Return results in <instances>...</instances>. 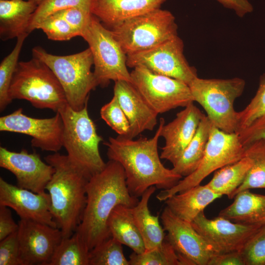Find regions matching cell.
Wrapping results in <instances>:
<instances>
[{"mask_svg": "<svg viewBox=\"0 0 265 265\" xmlns=\"http://www.w3.org/2000/svg\"><path fill=\"white\" fill-rule=\"evenodd\" d=\"M164 124V118H161L158 129L151 138L133 140L119 135L109 137L104 143L107 147L109 159L122 165L128 190L137 198L152 186L162 190L171 188L183 178L172 169L166 168L160 161L158 143Z\"/></svg>", "mask_w": 265, "mask_h": 265, "instance_id": "cell-1", "label": "cell"}, {"mask_svg": "<svg viewBox=\"0 0 265 265\" xmlns=\"http://www.w3.org/2000/svg\"><path fill=\"white\" fill-rule=\"evenodd\" d=\"M86 192L85 207L76 232L89 251L111 237L107 221L113 210L119 205L133 208L139 200L128 190L123 167L113 160L89 179Z\"/></svg>", "mask_w": 265, "mask_h": 265, "instance_id": "cell-2", "label": "cell"}, {"mask_svg": "<svg viewBox=\"0 0 265 265\" xmlns=\"http://www.w3.org/2000/svg\"><path fill=\"white\" fill-rule=\"evenodd\" d=\"M54 168L46 190L51 211L63 237L72 236L80 224L86 202V185L90 179L67 155L58 152L44 158Z\"/></svg>", "mask_w": 265, "mask_h": 265, "instance_id": "cell-3", "label": "cell"}, {"mask_svg": "<svg viewBox=\"0 0 265 265\" xmlns=\"http://www.w3.org/2000/svg\"><path fill=\"white\" fill-rule=\"evenodd\" d=\"M57 112L63 121V146L67 156L90 178L102 171L106 163L99 149L103 138L98 134L95 124L88 114L87 105L77 111L67 104Z\"/></svg>", "mask_w": 265, "mask_h": 265, "instance_id": "cell-4", "label": "cell"}, {"mask_svg": "<svg viewBox=\"0 0 265 265\" xmlns=\"http://www.w3.org/2000/svg\"><path fill=\"white\" fill-rule=\"evenodd\" d=\"M9 96L12 101L25 100L37 108L49 109L55 112L68 104L64 90L53 72L35 57L18 62Z\"/></svg>", "mask_w": 265, "mask_h": 265, "instance_id": "cell-5", "label": "cell"}, {"mask_svg": "<svg viewBox=\"0 0 265 265\" xmlns=\"http://www.w3.org/2000/svg\"><path fill=\"white\" fill-rule=\"evenodd\" d=\"M32 53L33 57L43 61L53 72L71 107L78 111L87 105L90 92L98 86L91 71L93 59L89 48L72 54L57 55L36 46Z\"/></svg>", "mask_w": 265, "mask_h": 265, "instance_id": "cell-6", "label": "cell"}, {"mask_svg": "<svg viewBox=\"0 0 265 265\" xmlns=\"http://www.w3.org/2000/svg\"><path fill=\"white\" fill-rule=\"evenodd\" d=\"M245 84L239 78L205 79L197 77L188 85L194 102L203 107L212 125L226 132L236 133L237 111L234 103L242 95Z\"/></svg>", "mask_w": 265, "mask_h": 265, "instance_id": "cell-7", "label": "cell"}, {"mask_svg": "<svg viewBox=\"0 0 265 265\" xmlns=\"http://www.w3.org/2000/svg\"><path fill=\"white\" fill-rule=\"evenodd\" d=\"M174 15L156 9L127 20L110 29L127 55L154 47L177 36Z\"/></svg>", "mask_w": 265, "mask_h": 265, "instance_id": "cell-8", "label": "cell"}, {"mask_svg": "<svg viewBox=\"0 0 265 265\" xmlns=\"http://www.w3.org/2000/svg\"><path fill=\"white\" fill-rule=\"evenodd\" d=\"M80 36L87 43L93 59L94 78L98 85L105 87L111 80L131 82L127 64V55L111 31L92 14Z\"/></svg>", "mask_w": 265, "mask_h": 265, "instance_id": "cell-9", "label": "cell"}, {"mask_svg": "<svg viewBox=\"0 0 265 265\" xmlns=\"http://www.w3.org/2000/svg\"><path fill=\"white\" fill-rule=\"evenodd\" d=\"M245 157L244 147L237 133H228L212 126L203 159L198 168L171 188L157 195L159 201L200 185L212 173Z\"/></svg>", "mask_w": 265, "mask_h": 265, "instance_id": "cell-10", "label": "cell"}, {"mask_svg": "<svg viewBox=\"0 0 265 265\" xmlns=\"http://www.w3.org/2000/svg\"><path fill=\"white\" fill-rule=\"evenodd\" d=\"M131 83L158 114L194 102L189 85L178 80L138 66L130 73Z\"/></svg>", "mask_w": 265, "mask_h": 265, "instance_id": "cell-11", "label": "cell"}, {"mask_svg": "<svg viewBox=\"0 0 265 265\" xmlns=\"http://www.w3.org/2000/svg\"><path fill=\"white\" fill-rule=\"evenodd\" d=\"M184 47L183 40L177 35L149 49L127 55V66L143 67L189 85L197 74L186 60Z\"/></svg>", "mask_w": 265, "mask_h": 265, "instance_id": "cell-12", "label": "cell"}, {"mask_svg": "<svg viewBox=\"0 0 265 265\" xmlns=\"http://www.w3.org/2000/svg\"><path fill=\"white\" fill-rule=\"evenodd\" d=\"M0 131L26 134L31 146L56 153L63 146V124L60 113L48 118H35L24 114L22 108L0 117Z\"/></svg>", "mask_w": 265, "mask_h": 265, "instance_id": "cell-13", "label": "cell"}, {"mask_svg": "<svg viewBox=\"0 0 265 265\" xmlns=\"http://www.w3.org/2000/svg\"><path fill=\"white\" fill-rule=\"evenodd\" d=\"M160 218L167 233L165 239L177 253L182 265H208L214 254L190 222L177 216L167 207Z\"/></svg>", "mask_w": 265, "mask_h": 265, "instance_id": "cell-14", "label": "cell"}, {"mask_svg": "<svg viewBox=\"0 0 265 265\" xmlns=\"http://www.w3.org/2000/svg\"><path fill=\"white\" fill-rule=\"evenodd\" d=\"M17 237L20 265H49L63 238L57 227L29 220L18 222Z\"/></svg>", "mask_w": 265, "mask_h": 265, "instance_id": "cell-15", "label": "cell"}, {"mask_svg": "<svg viewBox=\"0 0 265 265\" xmlns=\"http://www.w3.org/2000/svg\"><path fill=\"white\" fill-rule=\"evenodd\" d=\"M191 223L214 254L240 251L249 238L262 226L234 222L219 215L209 219L204 212Z\"/></svg>", "mask_w": 265, "mask_h": 265, "instance_id": "cell-16", "label": "cell"}, {"mask_svg": "<svg viewBox=\"0 0 265 265\" xmlns=\"http://www.w3.org/2000/svg\"><path fill=\"white\" fill-rule=\"evenodd\" d=\"M0 166L14 175L17 186L37 193L46 192V187L54 172V168L44 162L35 152H20L0 147Z\"/></svg>", "mask_w": 265, "mask_h": 265, "instance_id": "cell-17", "label": "cell"}, {"mask_svg": "<svg viewBox=\"0 0 265 265\" xmlns=\"http://www.w3.org/2000/svg\"><path fill=\"white\" fill-rule=\"evenodd\" d=\"M0 206L15 211L20 219L57 227L48 192L37 193L13 185L0 177Z\"/></svg>", "mask_w": 265, "mask_h": 265, "instance_id": "cell-18", "label": "cell"}, {"mask_svg": "<svg viewBox=\"0 0 265 265\" xmlns=\"http://www.w3.org/2000/svg\"><path fill=\"white\" fill-rule=\"evenodd\" d=\"M205 116L193 102L179 112L171 122L164 124L161 136L165 140V145L161 148L160 159L175 165L194 137Z\"/></svg>", "mask_w": 265, "mask_h": 265, "instance_id": "cell-19", "label": "cell"}, {"mask_svg": "<svg viewBox=\"0 0 265 265\" xmlns=\"http://www.w3.org/2000/svg\"><path fill=\"white\" fill-rule=\"evenodd\" d=\"M113 92L130 125V133L125 137L133 139L143 131L154 130L157 124L158 114L131 82L115 81Z\"/></svg>", "mask_w": 265, "mask_h": 265, "instance_id": "cell-20", "label": "cell"}, {"mask_svg": "<svg viewBox=\"0 0 265 265\" xmlns=\"http://www.w3.org/2000/svg\"><path fill=\"white\" fill-rule=\"evenodd\" d=\"M166 0H93L91 13L108 29L156 9Z\"/></svg>", "mask_w": 265, "mask_h": 265, "instance_id": "cell-21", "label": "cell"}, {"mask_svg": "<svg viewBox=\"0 0 265 265\" xmlns=\"http://www.w3.org/2000/svg\"><path fill=\"white\" fill-rule=\"evenodd\" d=\"M37 4L29 0H0V38L3 41L29 35Z\"/></svg>", "mask_w": 265, "mask_h": 265, "instance_id": "cell-22", "label": "cell"}, {"mask_svg": "<svg viewBox=\"0 0 265 265\" xmlns=\"http://www.w3.org/2000/svg\"><path fill=\"white\" fill-rule=\"evenodd\" d=\"M221 196L206 185L200 184L176 193L165 201L166 207L175 215L191 223L208 205Z\"/></svg>", "mask_w": 265, "mask_h": 265, "instance_id": "cell-23", "label": "cell"}, {"mask_svg": "<svg viewBox=\"0 0 265 265\" xmlns=\"http://www.w3.org/2000/svg\"><path fill=\"white\" fill-rule=\"evenodd\" d=\"M233 202L222 210L219 216L245 225H265V195L249 189L238 193Z\"/></svg>", "mask_w": 265, "mask_h": 265, "instance_id": "cell-24", "label": "cell"}, {"mask_svg": "<svg viewBox=\"0 0 265 265\" xmlns=\"http://www.w3.org/2000/svg\"><path fill=\"white\" fill-rule=\"evenodd\" d=\"M111 237L125 245L137 254L145 251V244L134 221L132 208L123 205L117 206L107 221Z\"/></svg>", "mask_w": 265, "mask_h": 265, "instance_id": "cell-25", "label": "cell"}, {"mask_svg": "<svg viewBox=\"0 0 265 265\" xmlns=\"http://www.w3.org/2000/svg\"><path fill=\"white\" fill-rule=\"evenodd\" d=\"M157 187L148 188L141 195L138 203L132 208L133 216L143 238L145 251L162 244L165 238V230L160 224L159 215H153L149 209L150 198Z\"/></svg>", "mask_w": 265, "mask_h": 265, "instance_id": "cell-26", "label": "cell"}, {"mask_svg": "<svg viewBox=\"0 0 265 265\" xmlns=\"http://www.w3.org/2000/svg\"><path fill=\"white\" fill-rule=\"evenodd\" d=\"M212 126L205 115L201 120L194 137L173 165L172 169L174 172L185 177L198 168L204 157Z\"/></svg>", "mask_w": 265, "mask_h": 265, "instance_id": "cell-27", "label": "cell"}, {"mask_svg": "<svg viewBox=\"0 0 265 265\" xmlns=\"http://www.w3.org/2000/svg\"><path fill=\"white\" fill-rule=\"evenodd\" d=\"M252 164V159L245 156L215 171L212 179L206 185L214 192L232 199L235 191L243 182Z\"/></svg>", "mask_w": 265, "mask_h": 265, "instance_id": "cell-28", "label": "cell"}, {"mask_svg": "<svg viewBox=\"0 0 265 265\" xmlns=\"http://www.w3.org/2000/svg\"><path fill=\"white\" fill-rule=\"evenodd\" d=\"M244 147L245 156L253 160V164L245 180L234 193L253 188H265V139L254 141Z\"/></svg>", "mask_w": 265, "mask_h": 265, "instance_id": "cell-29", "label": "cell"}, {"mask_svg": "<svg viewBox=\"0 0 265 265\" xmlns=\"http://www.w3.org/2000/svg\"><path fill=\"white\" fill-rule=\"evenodd\" d=\"M89 251L77 232L63 237L49 265H89Z\"/></svg>", "mask_w": 265, "mask_h": 265, "instance_id": "cell-30", "label": "cell"}, {"mask_svg": "<svg viewBox=\"0 0 265 265\" xmlns=\"http://www.w3.org/2000/svg\"><path fill=\"white\" fill-rule=\"evenodd\" d=\"M28 35H23L17 38L12 51L0 64V110H3L11 102L9 90L13 77L19 62L18 59L25 40Z\"/></svg>", "mask_w": 265, "mask_h": 265, "instance_id": "cell-31", "label": "cell"}, {"mask_svg": "<svg viewBox=\"0 0 265 265\" xmlns=\"http://www.w3.org/2000/svg\"><path fill=\"white\" fill-rule=\"evenodd\" d=\"M129 259L130 265H182L177 253L165 238L160 246L140 254L133 252Z\"/></svg>", "mask_w": 265, "mask_h": 265, "instance_id": "cell-32", "label": "cell"}, {"mask_svg": "<svg viewBox=\"0 0 265 265\" xmlns=\"http://www.w3.org/2000/svg\"><path fill=\"white\" fill-rule=\"evenodd\" d=\"M89 265H130L122 244L110 237L89 252Z\"/></svg>", "mask_w": 265, "mask_h": 265, "instance_id": "cell-33", "label": "cell"}, {"mask_svg": "<svg viewBox=\"0 0 265 265\" xmlns=\"http://www.w3.org/2000/svg\"><path fill=\"white\" fill-rule=\"evenodd\" d=\"M93 0H44L38 5L29 28L30 33L38 25L49 16L62 10L80 7L90 10Z\"/></svg>", "mask_w": 265, "mask_h": 265, "instance_id": "cell-34", "label": "cell"}, {"mask_svg": "<svg viewBox=\"0 0 265 265\" xmlns=\"http://www.w3.org/2000/svg\"><path fill=\"white\" fill-rule=\"evenodd\" d=\"M265 115V75L260 78L258 89L250 103L241 111L237 112L238 133L254 121Z\"/></svg>", "mask_w": 265, "mask_h": 265, "instance_id": "cell-35", "label": "cell"}, {"mask_svg": "<svg viewBox=\"0 0 265 265\" xmlns=\"http://www.w3.org/2000/svg\"><path fill=\"white\" fill-rule=\"evenodd\" d=\"M101 118L119 135L127 137L130 132V125L116 97L104 105L100 110Z\"/></svg>", "mask_w": 265, "mask_h": 265, "instance_id": "cell-36", "label": "cell"}, {"mask_svg": "<svg viewBox=\"0 0 265 265\" xmlns=\"http://www.w3.org/2000/svg\"><path fill=\"white\" fill-rule=\"evenodd\" d=\"M240 251L245 265H265V225L249 238Z\"/></svg>", "mask_w": 265, "mask_h": 265, "instance_id": "cell-37", "label": "cell"}, {"mask_svg": "<svg viewBox=\"0 0 265 265\" xmlns=\"http://www.w3.org/2000/svg\"><path fill=\"white\" fill-rule=\"evenodd\" d=\"M36 29H41L48 39L54 41H68L80 36L79 32L71 26L65 20L54 14L44 20L37 26Z\"/></svg>", "mask_w": 265, "mask_h": 265, "instance_id": "cell-38", "label": "cell"}, {"mask_svg": "<svg viewBox=\"0 0 265 265\" xmlns=\"http://www.w3.org/2000/svg\"><path fill=\"white\" fill-rule=\"evenodd\" d=\"M53 14L65 20L79 32L80 36L92 16L90 10L77 7L62 10Z\"/></svg>", "mask_w": 265, "mask_h": 265, "instance_id": "cell-39", "label": "cell"}, {"mask_svg": "<svg viewBox=\"0 0 265 265\" xmlns=\"http://www.w3.org/2000/svg\"><path fill=\"white\" fill-rule=\"evenodd\" d=\"M0 265H20L17 231L0 241Z\"/></svg>", "mask_w": 265, "mask_h": 265, "instance_id": "cell-40", "label": "cell"}, {"mask_svg": "<svg viewBox=\"0 0 265 265\" xmlns=\"http://www.w3.org/2000/svg\"><path fill=\"white\" fill-rule=\"evenodd\" d=\"M238 134L244 146L258 140L265 139V115L256 120Z\"/></svg>", "mask_w": 265, "mask_h": 265, "instance_id": "cell-41", "label": "cell"}, {"mask_svg": "<svg viewBox=\"0 0 265 265\" xmlns=\"http://www.w3.org/2000/svg\"><path fill=\"white\" fill-rule=\"evenodd\" d=\"M19 227L14 220L10 208L0 206V241L17 231Z\"/></svg>", "mask_w": 265, "mask_h": 265, "instance_id": "cell-42", "label": "cell"}, {"mask_svg": "<svg viewBox=\"0 0 265 265\" xmlns=\"http://www.w3.org/2000/svg\"><path fill=\"white\" fill-rule=\"evenodd\" d=\"M208 265H245L240 251L214 254Z\"/></svg>", "mask_w": 265, "mask_h": 265, "instance_id": "cell-43", "label": "cell"}, {"mask_svg": "<svg viewBox=\"0 0 265 265\" xmlns=\"http://www.w3.org/2000/svg\"><path fill=\"white\" fill-rule=\"evenodd\" d=\"M226 8L234 11L240 17L252 11L253 7L248 0H216Z\"/></svg>", "mask_w": 265, "mask_h": 265, "instance_id": "cell-44", "label": "cell"}, {"mask_svg": "<svg viewBox=\"0 0 265 265\" xmlns=\"http://www.w3.org/2000/svg\"><path fill=\"white\" fill-rule=\"evenodd\" d=\"M31 0L34 2H35L36 4H39L41 2H42L44 0Z\"/></svg>", "mask_w": 265, "mask_h": 265, "instance_id": "cell-45", "label": "cell"}]
</instances>
